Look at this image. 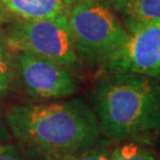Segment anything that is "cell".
I'll return each mask as SVG.
<instances>
[{"mask_svg":"<svg viewBox=\"0 0 160 160\" xmlns=\"http://www.w3.org/2000/svg\"><path fill=\"white\" fill-rule=\"evenodd\" d=\"M12 135L32 157L64 160L97 147L101 128L82 98L13 106L5 115Z\"/></svg>","mask_w":160,"mask_h":160,"instance_id":"1","label":"cell"},{"mask_svg":"<svg viewBox=\"0 0 160 160\" xmlns=\"http://www.w3.org/2000/svg\"><path fill=\"white\" fill-rule=\"evenodd\" d=\"M92 107L104 135L142 140L160 132V78L107 72L92 92Z\"/></svg>","mask_w":160,"mask_h":160,"instance_id":"2","label":"cell"},{"mask_svg":"<svg viewBox=\"0 0 160 160\" xmlns=\"http://www.w3.org/2000/svg\"><path fill=\"white\" fill-rule=\"evenodd\" d=\"M67 18L77 56L92 65H103L128 37L114 11L97 2L74 1L68 5Z\"/></svg>","mask_w":160,"mask_h":160,"instance_id":"3","label":"cell"},{"mask_svg":"<svg viewBox=\"0 0 160 160\" xmlns=\"http://www.w3.org/2000/svg\"><path fill=\"white\" fill-rule=\"evenodd\" d=\"M14 52H28L67 69H78L81 61L69 30L67 12L53 18L18 19L5 37Z\"/></svg>","mask_w":160,"mask_h":160,"instance_id":"4","label":"cell"},{"mask_svg":"<svg viewBox=\"0 0 160 160\" xmlns=\"http://www.w3.org/2000/svg\"><path fill=\"white\" fill-rule=\"evenodd\" d=\"M106 72H133L160 78V22L128 32L102 65Z\"/></svg>","mask_w":160,"mask_h":160,"instance_id":"5","label":"cell"},{"mask_svg":"<svg viewBox=\"0 0 160 160\" xmlns=\"http://www.w3.org/2000/svg\"><path fill=\"white\" fill-rule=\"evenodd\" d=\"M17 77L31 96L63 98L72 95L77 84L74 76L59 64L28 52H16Z\"/></svg>","mask_w":160,"mask_h":160,"instance_id":"6","label":"cell"},{"mask_svg":"<svg viewBox=\"0 0 160 160\" xmlns=\"http://www.w3.org/2000/svg\"><path fill=\"white\" fill-rule=\"evenodd\" d=\"M6 11L20 19L53 18L67 12V0H1Z\"/></svg>","mask_w":160,"mask_h":160,"instance_id":"7","label":"cell"},{"mask_svg":"<svg viewBox=\"0 0 160 160\" xmlns=\"http://www.w3.org/2000/svg\"><path fill=\"white\" fill-rule=\"evenodd\" d=\"M119 13L123 26L132 32L160 22V0H127Z\"/></svg>","mask_w":160,"mask_h":160,"instance_id":"8","label":"cell"},{"mask_svg":"<svg viewBox=\"0 0 160 160\" xmlns=\"http://www.w3.org/2000/svg\"><path fill=\"white\" fill-rule=\"evenodd\" d=\"M12 52L0 34V97L7 95L17 77L16 59Z\"/></svg>","mask_w":160,"mask_h":160,"instance_id":"9","label":"cell"},{"mask_svg":"<svg viewBox=\"0 0 160 160\" xmlns=\"http://www.w3.org/2000/svg\"><path fill=\"white\" fill-rule=\"evenodd\" d=\"M109 160H158L154 153L137 141L119 145L110 153Z\"/></svg>","mask_w":160,"mask_h":160,"instance_id":"10","label":"cell"},{"mask_svg":"<svg viewBox=\"0 0 160 160\" xmlns=\"http://www.w3.org/2000/svg\"><path fill=\"white\" fill-rule=\"evenodd\" d=\"M0 160H25V158L17 145L0 142Z\"/></svg>","mask_w":160,"mask_h":160,"instance_id":"11","label":"cell"},{"mask_svg":"<svg viewBox=\"0 0 160 160\" xmlns=\"http://www.w3.org/2000/svg\"><path fill=\"white\" fill-rule=\"evenodd\" d=\"M109 158H110V154L107 152V149L95 147L90 151H87L84 153L70 157L64 160H109Z\"/></svg>","mask_w":160,"mask_h":160,"instance_id":"12","label":"cell"},{"mask_svg":"<svg viewBox=\"0 0 160 160\" xmlns=\"http://www.w3.org/2000/svg\"><path fill=\"white\" fill-rule=\"evenodd\" d=\"M74 1H92V2H97V4H101L112 8L113 11L119 12L122 8V6L125 5L127 0H67V5L74 2Z\"/></svg>","mask_w":160,"mask_h":160,"instance_id":"13","label":"cell"},{"mask_svg":"<svg viewBox=\"0 0 160 160\" xmlns=\"http://www.w3.org/2000/svg\"><path fill=\"white\" fill-rule=\"evenodd\" d=\"M10 129H8V126H7V122H6V119L2 118V115L0 113V142H5V141H8L10 140Z\"/></svg>","mask_w":160,"mask_h":160,"instance_id":"14","label":"cell"},{"mask_svg":"<svg viewBox=\"0 0 160 160\" xmlns=\"http://www.w3.org/2000/svg\"><path fill=\"white\" fill-rule=\"evenodd\" d=\"M4 6H2V2H1V0H0V26H1V23H2V20H4Z\"/></svg>","mask_w":160,"mask_h":160,"instance_id":"15","label":"cell"}]
</instances>
